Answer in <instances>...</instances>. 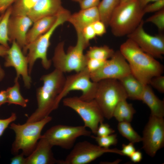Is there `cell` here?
Listing matches in <instances>:
<instances>
[{
  "instance_id": "obj_1",
  "label": "cell",
  "mask_w": 164,
  "mask_h": 164,
  "mask_svg": "<svg viewBox=\"0 0 164 164\" xmlns=\"http://www.w3.org/2000/svg\"><path fill=\"white\" fill-rule=\"evenodd\" d=\"M119 50L128 62L131 73L143 85L149 84L152 78L163 73V65L131 39L121 45Z\"/></svg>"
},
{
  "instance_id": "obj_2",
  "label": "cell",
  "mask_w": 164,
  "mask_h": 164,
  "mask_svg": "<svg viewBox=\"0 0 164 164\" xmlns=\"http://www.w3.org/2000/svg\"><path fill=\"white\" fill-rule=\"evenodd\" d=\"M66 77L63 73L55 69L41 76L40 80L43 84L37 89L36 92L37 108L26 122L39 121L57 108L56 99L63 89Z\"/></svg>"
},
{
  "instance_id": "obj_3",
  "label": "cell",
  "mask_w": 164,
  "mask_h": 164,
  "mask_svg": "<svg viewBox=\"0 0 164 164\" xmlns=\"http://www.w3.org/2000/svg\"><path fill=\"white\" fill-rule=\"evenodd\" d=\"M145 14L138 0L119 4L112 12L109 23L112 33L117 37L127 36L138 26Z\"/></svg>"
},
{
  "instance_id": "obj_4",
  "label": "cell",
  "mask_w": 164,
  "mask_h": 164,
  "mask_svg": "<svg viewBox=\"0 0 164 164\" xmlns=\"http://www.w3.org/2000/svg\"><path fill=\"white\" fill-rule=\"evenodd\" d=\"M77 43L74 46H70L66 52L64 43H59L55 48L51 60L55 69L64 73L74 71L79 72L86 66L87 58L84 50L89 45L81 33H77Z\"/></svg>"
},
{
  "instance_id": "obj_5",
  "label": "cell",
  "mask_w": 164,
  "mask_h": 164,
  "mask_svg": "<svg viewBox=\"0 0 164 164\" xmlns=\"http://www.w3.org/2000/svg\"><path fill=\"white\" fill-rule=\"evenodd\" d=\"M52 120V117L48 116L39 121L26 122L22 125L11 123L10 128L14 132L15 135L12 145V153L15 155L21 150L24 155L28 156L30 155L41 137L43 128Z\"/></svg>"
},
{
  "instance_id": "obj_6",
  "label": "cell",
  "mask_w": 164,
  "mask_h": 164,
  "mask_svg": "<svg viewBox=\"0 0 164 164\" xmlns=\"http://www.w3.org/2000/svg\"><path fill=\"white\" fill-rule=\"evenodd\" d=\"M70 14V12L66 9L58 15L56 22L48 31L28 44L22 49V52L25 55L28 52L26 56L30 75L37 59L41 60L42 66L45 69L48 70L50 67L52 62L51 60L48 59L47 52L50 45L51 37L59 26L67 22Z\"/></svg>"
},
{
  "instance_id": "obj_7",
  "label": "cell",
  "mask_w": 164,
  "mask_h": 164,
  "mask_svg": "<svg viewBox=\"0 0 164 164\" xmlns=\"http://www.w3.org/2000/svg\"><path fill=\"white\" fill-rule=\"evenodd\" d=\"M127 98V94L118 80L105 79L97 82L94 99L101 109L104 118L107 119L113 117L114 110L117 104Z\"/></svg>"
},
{
  "instance_id": "obj_8",
  "label": "cell",
  "mask_w": 164,
  "mask_h": 164,
  "mask_svg": "<svg viewBox=\"0 0 164 164\" xmlns=\"http://www.w3.org/2000/svg\"><path fill=\"white\" fill-rule=\"evenodd\" d=\"M97 87V82L91 80L90 73L86 67L79 72L68 76L66 77L63 89L57 98V108L62 99L71 91H80L82 94L79 97L83 101H90L94 99Z\"/></svg>"
},
{
  "instance_id": "obj_9",
  "label": "cell",
  "mask_w": 164,
  "mask_h": 164,
  "mask_svg": "<svg viewBox=\"0 0 164 164\" xmlns=\"http://www.w3.org/2000/svg\"><path fill=\"white\" fill-rule=\"evenodd\" d=\"M63 101L65 106L78 114L84 122V126L96 135L99 124L103 122L104 117L95 100L85 101L74 96L64 98Z\"/></svg>"
},
{
  "instance_id": "obj_10",
  "label": "cell",
  "mask_w": 164,
  "mask_h": 164,
  "mask_svg": "<svg viewBox=\"0 0 164 164\" xmlns=\"http://www.w3.org/2000/svg\"><path fill=\"white\" fill-rule=\"evenodd\" d=\"M91 132L84 125L72 126L63 125L53 126L42 135L53 146H57L66 149H72L77 138L90 136Z\"/></svg>"
},
{
  "instance_id": "obj_11",
  "label": "cell",
  "mask_w": 164,
  "mask_h": 164,
  "mask_svg": "<svg viewBox=\"0 0 164 164\" xmlns=\"http://www.w3.org/2000/svg\"><path fill=\"white\" fill-rule=\"evenodd\" d=\"M70 153L60 164H86L92 162L104 153L110 152L122 155L121 150L105 149L93 144L87 141L75 144Z\"/></svg>"
},
{
  "instance_id": "obj_12",
  "label": "cell",
  "mask_w": 164,
  "mask_h": 164,
  "mask_svg": "<svg viewBox=\"0 0 164 164\" xmlns=\"http://www.w3.org/2000/svg\"><path fill=\"white\" fill-rule=\"evenodd\" d=\"M142 138L143 149L149 156L154 157L164 145L163 118L150 115Z\"/></svg>"
},
{
  "instance_id": "obj_13",
  "label": "cell",
  "mask_w": 164,
  "mask_h": 164,
  "mask_svg": "<svg viewBox=\"0 0 164 164\" xmlns=\"http://www.w3.org/2000/svg\"><path fill=\"white\" fill-rule=\"evenodd\" d=\"M131 73L129 64L119 50L100 69L90 73V77L92 81L97 82L105 79L119 80Z\"/></svg>"
},
{
  "instance_id": "obj_14",
  "label": "cell",
  "mask_w": 164,
  "mask_h": 164,
  "mask_svg": "<svg viewBox=\"0 0 164 164\" xmlns=\"http://www.w3.org/2000/svg\"><path fill=\"white\" fill-rule=\"evenodd\" d=\"M144 21L132 33L127 36L143 51L155 58L161 59L164 54V36L162 35H152L146 32Z\"/></svg>"
},
{
  "instance_id": "obj_15",
  "label": "cell",
  "mask_w": 164,
  "mask_h": 164,
  "mask_svg": "<svg viewBox=\"0 0 164 164\" xmlns=\"http://www.w3.org/2000/svg\"><path fill=\"white\" fill-rule=\"evenodd\" d=\"M5 57L4 65L6 67H13L16 71V77L21 76L26 87L29 88L31 86L32 79L29 73L28 63L21 48L15 41H13Z\"/></svg>"
},
{
  "instance_id": "obj_16",
  "label": "cell",
  "mask_w": 164,
  "mask_h": 164,
  "mask_svg": "<svg viewBox=\"0 0 164 164\" xmlns=\"http://www.w3.org/2000/svg\"><path fill=\"white\" fill-rule=\"evenodd\" d=\"M33 21L27 16H10L8 23L9 42L15 41L21 49L26 45V36Z\"/></svg>"
},
{
  "instance_id": "obj_17",
  "label": "cell",
  "mask_w": 164,
  "mask_h": 164,
  "mask_svg": "<svg viewBox=\"0 0 164 164\" xmlns=\"http://www.w3.org/2000/svg\"><path fill=\"white\" fill-rule=\"evenodd\" d=\"M53 147L41 136L34 151L26 158V164H60V160L54 156Z\"/></svg>"
},
{
  "instance_id": "obj_18",
  "label": "cell",
  "mask_w": 164,
  "mask_h": 164,
  "mask_svg": "<svg viewBox=\"0 0 164 164\" xmlns=\"http://www.w3.org/2000/svg\"><path fill=\"white\" fill-rule=\"evenodd\" d=\"M65 9L61 0H38L27 16L34 22L44 17L58 15Z\"/></svg>"
},
{
  "instance_id": "obj_19",
  "label": "cell",
  "mask_w": 164,
  "mask_h": 164,
  "mask_svg": "<svg viewBox=\"0 0 164 164\" xmlns=\"http://www.w3.org/2000/svg\"><path fill=\"white\" fill-rule=\"evenodd\" d=\"M100 20L97 7L81 9L79 12L71 14L67 22L73 25L77 33H81L86 26Z\"/></svg>"
},
{
  "instance_id": "obj_20",
  "label": "cell",
  "mask_w": 164,
  "mask_h": 164,
  "mask_svg": "<svg viewBox=\"0 0 164 164\" xmlns=\"http://www.w3.org/2000/svg\"><path fill=\"white\" fill-rule=\"evenodd\" d=\"M141 101L150 108V115L159 117H164V101L155 94L149 84L144 86Z\"/></svg>"
},
{
  "instance_id": "obj_21",
  "label": "cell",
  "mask_w": 164,
  "mask_h": 164,
  "mask_svg": "<svg viewBox=\"0 0 164 164\" xmlns=\"http://www.w3.org/2000/svg\"><path fill=\"white\" fill-rule=\"evenodd\" d=\"M58 15L44 17L34 22L26 34V45L48 31L56 22Z\"/></svg>"
},
{
  "instance_id": "obj_22",
  "label": "cell",
  "mask_w": 164,
  "mask_h": 164,
  "mask_svg": "<svg viewBox=\"0 0 164 164\" xmlns=\"http://www.w3.org/2000/svg\"><path fill=\"white\" fill-rule=\"evenodd\" d=\"M118 80L124 89L128 98L141 101L145 85L132 73Z\"/></svg>"
},
{
  "instance_id": "obj_23",
  "label": "cell",
  "mask_w": 164,
  "mask_h": 164,
  "mask_svg": "<svg viewBox=\"0 0 164 164\" xmlns=\"http://www.w3.org/2000/svg\"><path fill=\"white\" fill-rule=\"evenodd\" d=\"M136 111L132 104L128 103L127 99L120 101L114 110L113 117L118 121L130 122Z\"/></svg>"
},
{
  "instance_id": "obj_24",
  "label": "cell",
  "mask_w": 164,
  "mask_h": 164,
  "mask_svg": "<svg viewBox=\"0 0 164 164\" xmlns=\"http://www.w3.org/2000/svg\"><path fill=\"white\" fill-rule=\"evenodd\" d=\"M19 78L15 77L14 84L12 87H9L6 90L7 98V103L9 105L14 104L25 108L27 106L29 100L24 98L20 91V85Z\"/></svg>"
},
{
  "instance_id": "obj_25",
  "label": "cell",
  "mask_w": 164,
  "mask_h": 164,
  "mask_svg": "<svg viewBox=\"0 0 164 164\" xmlns=\"http://www.w3.org/2000/svg\"><path fill=\"white\" fill-rule=\"evenodd\" d=\"M119 4V0H102L97 6L100 20L104 23L106 27L109 26L112 12Z\"/></svg>"
},
{
  "instance_id": "obj_26",
  "label": "cell",
  "mask_w": 164,
  "mask_h": 164,
  "mask_svg": "<svg viewBox=\"0 0 164 164\" xmlns=\"http://www.w3.org/2000/svg\"><path fill=\"white\" fill-rule=\"evenodd\" d=\"M115 52L113 49L104 45L101 46H91L85 55L87 59L106 60L112 57Z\"/></svg>"
},
{
  "instance_id": "obj_27",
  "label": "cell",
  "mask_w": 164,
  "mask_h": 164,
  "mask_svg": "<svg viewBox=\"0 0 164 164\" xmlns=\"http://www.w3.org/2000/svg\"><path fill=\"white\" fill-rule=\"evenodd\" d=\"M38 0H16L12 5L11 15L26 16Z\"/></svg>"
},
{
  "instance_id": "obj_28",
  "label": "cell",
  "mask_w": 164,
  "mask_h": 164,
  "mask_svg": "<svg viewBox=\"0 0 164 164\" xmlns=\"http://www.w3.org/2000/svg\"><path fill=\"white\" fill-rule=\"evenodd\" d=\"M117 128L121 135L130 142L135 143L142 142V137L134 130L130 122H119Z\"/></svg>"
},
{
  "instance_id": "obj_29",
  "label": "cell",
  "mask_w": 164,
  "mask_h": 164,
  "mask_svg": "<svg viewBox=\"0 0 164 164\" xmlns=\"http://www.w3.org/2000/svg\"><path fill=\"white\" fill-rule=\"evenodd\" d=\"M12 5L5 11L0 22V44L9 48L8 34V23L12 12Z\"/></svg>"
},
{
  "instance_id": "obj_30",
  "label": "cell",
  "mask_w": 164,
  "mask_h": 164,
  "mask_svg": "<svg viewBox=\"0 0 164 164\" xmlns=\"http://www.w3.org/2000/svg\"><path fill=\"white\" fill-rule=\"evenodd\" d=\"M91 136L95 140L98 146L105 149H109L110 146L115 145L118 143L117 136L116 134L104 136Z\"/></svg>"
},
{
  "instance_id": "obj_31",
  "label": "cell",
  "mask_w": 164,
  "mask_h": 164,
  "mask_svg": "<svg viewBox=\"0 0 164 164\" xmlns=\"http://www.w3.org/2000/svg\"><path fill=\"white\" fill-rule=\"evenodd\" d=\"M145 22L152 23L159 31H163L164 29V9L155 12L153 15L148 18Z\"/></svg>"
},
{
  "instance_id": "obj_32",
  "label": "cell",
  "mask_w": 164,
  "mask_h": 164,
  "mask_svg": "<svg viewBox=\"0 0 164 164\" xmlns=\"http://www.w3.org/2000/svg\"><path fill=\"white\" fill-rule=\"evenodd\" d=\"M164 9V0H157L152 4H149L143 9L145 14L156 12Z\"/></svg>"
},
{
  "instance_id": "obj_33",
  "label": "cell",
  "mask_w": 164,
  "mask_h": 164,
  "mask_svg": "<svg viewBox=\"0 0 164 164\" xmlns=\"http://www.w3.org/2000/svg\"><path fill=\"white\" fill-rule=\"evenodd\" d=\"M159 92L164 93V76L162 75L153 77L149 84Z\"/></svg>"
},
{
  "instance_id": "obj_34",
  "label": "cell",
  "mask_w": 164,
  "mask_h": 164,
  "mask_svg": "<svg viewBox=\"0 0 164 164\" xmlns=\"http://www.w3.org/2000/svg\"><path fill=\"white\" fill-rule=\"evenodd\" d=\"M106 60L93 58L87 59L86 67L90 73H91L100 69L104 65Z\"/></svg>"
},
{
  "instance_id": "obj_35",
  "label": "cell",
  "mask_w": 164,
  "mask_h": 164,
  "mask_svg": "<svg viewBox=\"0 0 164 164\" xmlns=\"http://www.w3.org/2000/svg\"><path fill=\"white\" fill-rule=\"evenodd\" d=\"M115 130L111 128L109 124L103 122L99 124L96 135L98 136H104L113 134Z\"/></svg>"
},
{
  "instance_id": "obj_36",
  "label": "cell",
  "mask_w": 164,
  "mask_h": 164,
  "mask_svg": "<svg viewBox=\"0 0 164 164\" xmlns=\"http://www.w3.org/2000/svg\"><path fill=\"white\" fill-rule=\"evenodd\" d=\"M16 118V114L13 112L9 118L5 119H0V137L3 135L9 125L15 121Z\"/></svg>"
},
{
  "instance_id": "obj_37",
  "label": "cell",
  "mask_w": 164,
  "mask_h": 164,
  "mask_svg": "<svg viewBox=\"0 0 164 164\" xmlns=\"http://www.w3.org/2000/svg\"><path fill=\"white\" fill-rule=\"evenodd\" d=\"M87 43H89L90 40L94 39L96 36L92 24L85 27L81 32Z\"/></svg>"
},
{
  "instance_id": "obj_38",
  "label": "cell",
  "mask_w": 164,
  "mask_h": 164,
  "mask_svg": "<svg viewBox=\"0 0 164 164\" xmlns=\"http://www.w3.org/2000/svg\"><path fill=\"white\" fill-rule=\"evenodd\" d=\"M92 25L96 36H101L106 33V27L101 20L95 22Z\"/></svg>"
},
{
  "instance_id": "obj_39",
  "label": "cell",
  "mask_w": 164,
  "mask_h": 164,
  "mask_svg": "<svg viewBox=\"0 0 164 164\" xmlns=\"http://www.w3.org/2000/svg\"><path fill=\"white\" fill-rule=\"evenodd\" d=\"M134 143L130 142L128 144H123L122 149L121 150L122 155L130 156L136 151Z\"/></svg>"
},
{
  "instance_id": "obj_40",
  "label": "cell",
  "mask_w": 164,
  "mask_h": 164,
  "mask_svg": "<svg viewBox=\"0 0 164 164\" xmlns=\"http://www.w3.org/2000/svg\"><path fill=\"white\" fill-rule=\"evenodd\" d=\"M100 2V0H83L79 4L81 9H84L97 7Z\"/></svg>"
},
{
  "instance_id": "obj_41",
  "label": "cell",
  "mask_w": 164,
  "mask_h": 164,
  "mask_svg": "<svg viewBox=\"0 0 164 164\" xmlns=\"http://www.w3.org/2000/svg\"><path fill=\"white\" fill-rule=\"evenodd\" d=\"M16 0H0V15H2Z\"/></svg>"
},
{
  "instance_id": "obj_42",
  "label": "cell",
  "mask_w": 164,
  "mask_h": 164,
  "mask_svg": "<svg viewBox=\"0 0 164 164\" xmlns=\"http://www.w3.org/2000/svg\"><path fill=\"white\" fill-rule=\"evenodd\" d=\"M22 152L21 154L15 155L11 159V164H26V158Z\"/></svg>"
},
{
  "instance_id": "obj_43",
  "label": "cell",
  "mask_w": 164,
  "mask_h": 164,
  "mask_svg": "<svg viewBox=\"0 0 164 164\" xmlns=\"http://www.w3.org/2000/svg\"><path fill=\"white\" fill-rule=\"evenodd\" d=\"M131 160L134 163L140 162L142 158V152L139 151H135L129 157Z\"/></svg>"
},
{
  "instance_id": "obj_44",
  "label": "cell",
  "mask_w": 164,
  "mask_h": 164,
  "mask_svg": "<svg viewBox=\"0 0 164 164\" xmlns=\"http://www.w3.org/2000/svg\"><path fill=\"white\" fill-rule=\"evenodd\" d=\"M7 98L6 90H2L0 91V107L7 103Z\"/></svg>"
},
{
  "instance_id": "obj_45",
  "label": "cell",
  "mask_w": 164,
  "mask_h": 164,
  "mask_svg": "<svg viewBox=\"0 0 164 164\" xmlns=\"http://www.w3.org/2000/svg\"><path fill=\"white\" fill-rule=\"evenodd\" d=\"M9 48L3 45H0V56L5 57Z\"/></svg>"
},
{
  "instance_id": "obj_46",
  "label": "cell",
  "mask_w": 164,
  "mask_h": 164,
  "mask_svg": "<svg viewBox=\"0 0 164 164\" xmlns=\"http://www.w3.org/2000/svg\"><path fill=\"white\" fill-rule=\"evenodd\" d=\"M157 0H138L141 7L143 8L151 2H154Z\"/></svg>"
},
{
  "instance_id": "obj_47",
  "label": "cell",
  "mask_w": 164,
  "mask_h": 164,
  "mask_svg": "<svg viewBox=\"0 0 164 164\" xmlns=\"http://www.w3.org/2000/svg\"><path fill=\"white\" fill-rule=\"evenodd\" d=\"M5 75V72L0 65V82L3 79Z\"/></svg>"
},
{
  "instance_id": "obj_48",
  "label": "cell",
  "mask_w": 164,
  "mask_h": 164,
  "mask_svg": "<svg viewBox=\"0 0 164 164\" xmlns=\"http://www.w3.org/2000/svg\"><path fill=\"white\" fill-rule=\"evenodd\" d=\"M132 0H119V4H122Z\"/></svg>"
},
{
  "instance_id": "obj_49",
  "label": "cell",
  "mask_w": 164,
  "mask_h": 164,
  "mask_svg": "<svg viewBox=\"0 0 164 164\" xmlns=\"http://www.w3.org/2000/svg\"><path fill=\"white\" fill-rule=\"evenodd\" d=\"M71 0L75 2H78L79 3L80 2L83 0Z\"/></svg>"
},
{
  "instance_id": "obj_50",
  "label": "cell",
  "mask_w": 164,
  "mask_h": 164,
  "mask_svg": "<svg viewBox=\"0 0 164 164\" xmlns=\"http://www.w3.org/2000/svg\"><path fill=\"white\" fill-rule=\"evenodd\" d=\"M3 14H2V15H1L0 16V22L1 21V20L2 18V17L3 16Z\"/></svg>"
}]
</instances>
